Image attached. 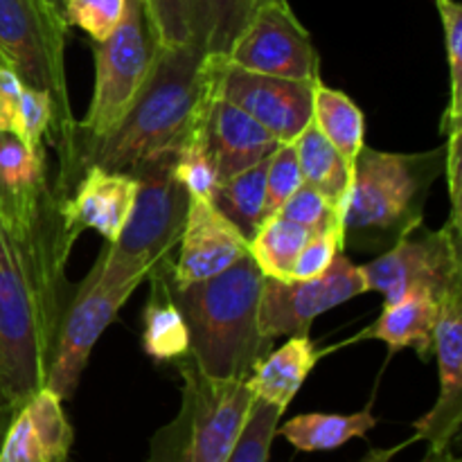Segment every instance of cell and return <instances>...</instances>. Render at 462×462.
Masks as SVG:
<instances>
[{"mask_svg":"<svg viewBox=\"0 0 462 462\" xmlns=\"http://www.w3.org/2000/svg\"><path fill=\"white\" fill-rule=\"evenodd\" d=\"M66 260L59 239L48 248L39 233L21 242L0 224V420L45 386L59 328L52 275Z\"/></svg>","mask_w":462,"mask_h":462,"instance_id":"obj_1","label":"cell"},{"mask_svg":"<svg viewBox=\"0 0 462 462\" xmlns=\"http://www.w3.org/2000/svg\"><path fill=\"white\" fill-rule=\"evenodd\" d=\"M210 99L203 54L194 45L161 48L125 120L106 140L90 147V165L134 174L144 162L176 152Z\"/></svg>","mask_w":462,"mask_h":462,"instance_id":"obj_2","label":"cell"},{"mask_svg":"<svg viewBox=\"0 0 462 462\" xmlns=\"http://www.w3.org/2000/svg\"><path fill=\"white\" fill-rule=\"evenodd\" d=\"M264 275L251 255L228 271L188 287H171L189 337V356L217 379H246L271 350L260 332V296Z\"/></svg>","mask_w":462,"mask_h":462,"instance_id":"obj_3","label":"cell"},{"mask_svg":"<svg viewBox=\"0 0 462 462\" xmlns=\"http://www.w3.org/2000/svg\"><path fill=\"white\" fill-rule=\"evenodd\" d=\"M445 171V147L429 153H391L364 147L352 167L341 212L346 246L393 244L424 224L429 188Z\"/></svg>","mask_w":462,"mask_h":462,"instance_id":"obj_4","label":"cell"},{"mask_svg":"<svg viewBox=\"0 0 462 462\" xmlns=\"http://www.w3.org/2000/svg\"><path fill=\"white\" fill-rule=\"evenodd\" d=\"M176 152L162 153L144 162L134 176L138 179L134 208L116 242L99 253L97 262L86 275L88 282L126 284L149 278L153 269L179 244L188 215L189 194L174 174Z\"/></svg>","mask_w":462,"mask_h":462,"instance_id":"obj_5","label":"cell"},{"mask_svg":"<svg viewBox=\"0 0 462 462\" xmlns=\"http://www.w3.org/2000/svg\"><path fill=\"white\" fill-rule=\"evenodd\" d=\"M179 368L180 409L152 438L149 462H226L253 406L246 379H217L203 373L189 352Z\"/></svg>","mask_w":462,"mask_h":462,"instance_id":"obj_6","label":"cell"},{"mask_svg":"<svg viewBox=\"0 0 462 462\" xmlns=\"http://www.w3.org/2000/svg\"><path fill=\"white\" fill-rule=\"evenodd\" d=\"M158 43L143 0H126L116 30L95 43V88L81 131L90 147L106 140L120 126L147 84L158 57Z\"/></svg>","mask_w":462,"mask_h":462,"instance_id":"obj_7","label":"cell"},{"mask_svg":"<svg viewBox=\"0 0 462 462\" xmlns=\"http://www.w3.org/2000/svg\"><path fill=\"white\" fill-rule=\"evenodd\" d=\"M66 27V16L54 0H0V54L23 86L52 97L70 134L72 111L63 68Z\"/></svg>","mask_w":462,"mask_h":462,"instance_id":"obj_8","label":"cell"},{"mask_svg":"<svg viewBox=\"0 0 462 462\" xmlns=\"http://www.w3.org/2000/svg\"><path fill=\"white\" fill-rule=\"evenodd\" d=\"M462 230L447 221L440 230L424 224L402 235L386 253L364 264L368 291L383 293V305L413 291H427L438 300L462 291Z\"/></svg>","mask_w":462,"mask_h":462,"instance_id":"obj_9","label":"cell"},{"mask_svg":"<svg viewBox=\"0 0 462 462\" xmlns=\"http://www.w3.org/2000/svg\"><path fill=\"white\" fill-rule=\"evenodd\" d=\"M257 75L316 81L320 77L319 54L287 0H266L251 18L221 61Z\"/></svg>","mask_w":462,"mask_h":462,"instance_id":"obj_10","label":"cell"},{"mask_svg":"<svg viewBox=\"0 0 462 462\" xmlns=\"http://www.w3.org/2000/svg\"><path fill=\"white\" fill-rule=\"evenodd\" d=\"M368 291L364 269L337 255L328 271L311 280L264 278L260 296V332L273 343L280 337L310 334L311 323L325 311Z\"/></svg>","mask_w":462,"mask_h":462,"instance_id":"obj_11","label":"cell"},{"mask_svg":"<svg viewBox=\"0 0 462 462\" xmlns=\"http://www.w3.org/2000/svg\"><path fill=\"white\" fill-rule=\"evenodd\" d=\"M140 280L126 284H95L84 280L75 293V300L68 307L66 316L59 320L57 337H54L52 356H50L45 386L61 397L70 400L77 393L90 352L97 338L106 332L108 325L116 320L117 311L126 305Z\"/></svg>","mask_w":462,"mask_h":462,"instance_id":"obj_12","label":"cell"},{"mask_svg":"<svg viewBox=\"0 0 462 462\" xmlns=\"http://www.w3.org/2000/svg\"><path fill=\"white\" fill-rule=\"evenodd\" d=\"M212 97L226 99L260 122L278 143H293L311 122L314 81L257 75L203 59Z\"/></svg>","mask_w":462,"mask_h":462,"instance_id":"obj_13","label":"cell"},{"mask_svg":"<svg viewBox=\"0 0 462 462\" xmlns=\"http://www.w3.org/2000/svg\"><path fill=\"white\" fill-rule=\"evenodd\" d=\"M179 246V260L170 271L171 287L210 280L251 255V239L208 199L189 197Z\"/></svg>","mask_w":462,"mask_h":462,"instance_id":"obj_14","label":"cell"},{"mask_svg":"<svg viewBox=\"0 0 462 462\" xmlns=\"http://www.w3.org/2000/svg\"><path fill=\"white\" fill-rule=\"evenodd\" d=\"M433 355L438 359L440 395L433 409L415 420L411 442H429L431 451L449 449L462 427V291L447 293L440 300Z\"/></svg>","mask_w":462,"mask_h":462,"instance_id":"obj_15","label":"cell"},{"mask_svg":"<svg viewBox=\"0 0 462 462\" xmlns=\"http://www.w3.org/2000/svg\"><path fill=\"white\" fill-rule=\"evenodd\" d=\"M138 179L126 171H111L99 165H88L75 194L61 206L59 246L68 257L81 230L90 228L108 244L116 242L134 208Z\"/></svg>","mask_w":462,"mask_h":462,"instance_id":"obj_16","label":"cell"},{"mask_svg":"<svg viewBox=\"0 0 462 462\" xmlns=\"http://www.w3.org/2000/svg\"><path fill=\"white\" fill-rule=\"evenodd\" d=\"M48 208L43 147L32 149L18 135L0 134V224L16 239L34 237Z\"/></svg>","mask_w":462,"mask_h":462,"instance_id":"obj_17","label":"cell"},{"mask_svg":"<svg viewBox=\"0 0 462 462\" xmlns=\"http://www.w3.org/2000/svg\"><path fill=\"white\" fill-rule=\"evenodd\" d=\"M206 143L221 180L266 161L282 144L248 113L219 97H212L206 111Z\"/></svg>","mask_w":462,"mask_h":462,"instance_id":"obj_18","label":"cell"},{"mask_svg":"<svg viewBox=\"0 0 462 462\" xmlns=\"http://www.w3.org/2000/svg\"><path fill=\"white\" fill-rule=\"evenodd\" d=\"M440 300L427 291H413L397 302L383 305L382 316L368 329L356 337V341L374 338L388 346V355L395 356L400 350H411L422 361L433 355V332H436Z\"/></svg>","mask_w":462,"mask_h":462,"instance_id":"obj_19","label":"cell"},{"mask_svg":"<svg viewBox=\"0 0 462 462\" xmlns=\"http://www.w3.org/2000/svg\"><path fill=\"white\" fill-rule=\"evenodd\" d=\"M323 352L314 346L310 334H296L289 337L282 347L266 352L246 377V386L251 388L255 400L278 406L287 411L296 393L316 368Z\"/></svg>","mask_w":462,"mask_h":462,"instance_id":"obj_20","label":"cell"},{"mask_svg":"<svg viewBox=\"0 0 462 462\" xmlns=\"http://www.w3.org/2000/svg\"><path fill=\"white\" fill-rule=\"evenodd\" d=\"M170 271L171 266L162 262L149 273L152 293L143 311V350L156 364H174L189 352L188 325L170 291Z\"/></svg>","mask_w":462,"mask_h":462,"instance_id":"obj_21","label":"cell"},{"mask_svg":"<svg viewBox=\"0 0 462 462\" xmlns=\"http://www.w3.org/2000/svg\"><path fill=\"white\" fill-rule=\"evenodd\" d=\"M266 0H192L189 45L208 61H221Z\"/></svg>","mask_w":462,"mask_h":462,"instance_id":"obj_22","label":"cell"},{"mask_svg":"<svg viewBox=\"0 0 462 462\" xmlns=\"http://www.w3.org/2000/svg\"><path fill=\"white\" fill-rule=\"evenodd\" d=\"M377 427V418L373 409H364L359 413H302L278 424L275 436L284 438L296 451L316 454V451L341 449L355 438H365Z\"/></svg>","mask_w":462,"mask_h":462,"instance_id":"obj_23","label":"cell"},{"mask_svg":"<svg viewBox=\"0 0 462 462\" xmlns=\"http://www.w3.org/2000/svg\"><path fill=\"white\" fill-rule=\"evenodd\" d=\"M311 122L352 170L365 147V117L355 99L325 86L319 77L311 90Z\"/></svg>","mask_w":462,"mask_h":462,"instance_id":"obj_24","label":"cell"},{"mask_svg":"<svg viewBox=\"0 0 462 462\" xmlns=\"http://www.w3.org/2000/svg\"><path fill=\"white\" fill-rule=\"evenodd\" d=\"M293 143H296L298 162H300L302 183L323 192L343 212V203H346L347 189H350L352 170L343 161L341 153L329 144V140L320 134L314 122H310Z\"/></svg>","mask_w":462,"mask_h":462,"instance_id":"obj_25","label":"cell"},{"mask_svg":"<svg viewBox=\"0 0 462 462\" xmlns=\"http://www.w3.org/2000/svg\"><path fill=\"white\" fill-rule=\"evenodd\" d=\"M310 237L311 233L302 226L280 215H271L251 237L248 251L264 278L291 280L293 264Z\"/></svg>","mask_w":462,"mask_h":462,"instance_id":"obj_26","label":"cell"},{"mask_svg":"<svg viewBox=\"0 0 462 462\" xmlns=\"http://www.w3.org/2000/svg\"><path fill=\"white\" fill-rule=\"evenodd\" d=\"M212 203L251 239L266 219V161L219 180Z\"/></svg>","mask_w":462,"mask_h":462,"instance_id":"obj_27","label":"cell"},{"mask_svg":"<svg viewBox=\"0 0 462 462\" xmlns=\"http://www.w3.org/2000/svg\"><path fill=\"white\" fill-rule=\"evenodd\" d=\"M210 106V104H208ZM208 111V108H206ZM174 174L180 180L192 199H208L212 201L219 188V171L206 143V113L194 122L180 144L176 147Z\"/></svg>","mask_w":462,"mask_h":462,"instance_id":"obj_28","label":"cell"},{"mask_svg":"<svg viewBox=\"0 0 462 462\" xmlns=\"http://www.w3.org/2000/svg\"><path fill=\"white\" fill-rule=\"evenodd\" d=\"M23 409H25L32 429H34V436L39 440L41 451H43V460L68 462L75 433H72L70 422L63 413L61 397L54 395L48 386H43L25 402Z\"/></svg>","mask_w":462,"mask_h":462,"instance_id":"obj_29","label":"cell"},{"mask_svg":"<svg viewBox=\"0 0 462 462\" xmlns=\"http://www.w3.org/2000/svg\"><path fill=\"white\" fill-rule=\"evenodd\" d=\"M284 411L278 406H271L262 400H253L251 411H248L246 424L235 442L226 462H266L273 445L275 429H278L280 418Z\"/></svg>","mask_w":462,"mask_h":462,"instance_id":"obj_30","label":"cell"},{"mask_svg":"<svg viewBox=\"0 0 462 462\" xmlns=\"http://www.w3.org/2000/svg\"><path fill=\"white\" fill-rule=\"evenodd\" d=\"M445 27L447 61L451 77V102L442 116L440 131L449 126H462V5L458 0H436Z\"/></svg>","mask_w":462,"mask_h":462,"instance_id":"obj_31","label":"cell"},{"mask_svg":"<svg viewBox=\"0 0 462 462\" xmlns=\"http://www.w3.org/2000/svg\"><path fill=\"white\" fill-rule=\"evenodd\" d=\"M158 48L189 45L192 39V0H143Z\"/></svg>","mask_w":462,"mask_h":462,"instance_id":"obj_32","label":"cell"},{"mask_svg":"<svg viewBox=\"0 0 462 462\" xmlns=\"http://www.w3.org/2000/svg\"><path fill=\"white\" fill-rule=\"evenodd\" d=\"M278 215L293 221V224L302 226L311 235L320 233V230L329 228L334 224H341V210H338L337 203H332L323 192H319V189L307 183H302L284 201Z\"/></svg>","mask_w":462,"mask_h":462,"instance_id":"obj_33","label":"cell"},{"mask_svg":"<svg viewBox=\"0 0 462 462\" xmlns=\"http://www.w3.org/2000/svg\"><path fill=\"white\" fill-rule=\"evenodd\" d=\"M302 185L296 143L278 144L266 158V217L278 215L289 197Z\"/></svg>","mask_w":462,"mask_h":462,"instance_id":"obj_34","label":"cell"},{"mask_svg":"<svg viewBox=\"0 0 462 462\" xmlns=\"http://www.w3.org/2000/svg\"><path fill=\"white\" fill-rule=\"evenodd\" d=\"M126 0H63V16L93 39L104 41L122 21Z\"/></svg>","mask_w":462,"mask_h":462,"instance_id":"obj_35","label":"cell"},{"mask_svg":"<svg viewBox=\"0 0 462 462\" xmlns=\"http://www.w3.org/2000/svg\"><path fill=\"white\" fill-rule=\"evenodd\" d=\"M343 248H346V239H343L341 224H334L311 235L293 264L291 280H311L323 275L337 260V255H341Z\"/></svg>","mask_w":462,"mask_h":462,"instance_id":"obj_36","label":"cell"},{"mask_svg":"<svg viewBox=\"0 0 462 462\" xmlns=\"http://www.w3.org/2000/svg\"><path fill=\"white\" fill-rule=\"evenodd\" d=\"M57 117L52 97L45 90L23 88L21 108H18V129L16 134L27 147L41 149L43 147V135L50 129V125Z\"/></svg>","mask_w":462,"mask_h":462,"instance_id":"obj_37","label":"cell"},{"mask_svg":"<svg viewBox=\"0 0 462 462\" xmlns=\"http://www.w3.org/2000/svg\"><path fill=\"white\" fill-rule=\"evenodd\" d=\"M0 462H45L25 409L18 411L0 442Z\"/></svg>","mask_w":462,"mask_h":462,"instance_id":"obj_38","label":"cell"},{"mask_svg":"<svg viewBox=\"0 0 462 462\" xmlns=\"http://www.w3.org/2000/svg\"><path fill=\"white\" fill-rule=\"evenodd\" d=\"M23 81L9 66H0V131L16 134Z\"/></svg>","mask_w":462,"mask_h":462,"instance_id":"obj_39","label":"cell"},{"mask_svg":"<svg viewBox=\"0 0 462 462\" xmlns=\"http://www.w3.org/2000/svg\"><path fill=\"white\" fill-rule=\"evenodd\" d=\"M411 442H402V445H397V447H393V449H370L368 454L364 456V458H361V462H393V458H395L397 454H400L402 449H404V447H409ZM422 462H429L427 458H424Z\"/></svg>","mask_w":462,"mask_h":462,"instance_id":"obj_40","label":"cell"},{"mask_svg":"<svg viewBox=\"0 0 462 462\" xmlns=\"http://www.w3.org/2000/svg\"><path fill=\"white\" fill-rule=\"evenodd\" d=\"M427 460L429 462H460L458 456H456L454 451H451V447H449V449H442V451H431V449H429Z\"/></svg>","mask_w":462,"mask_h":462,"instance_id":"obj_41","label":"cell"},{"mask_svg":"<svg viewBox=\"0 0 462 462\" xmlns=\"http://www.w3.org/2000/svg\"><path fill=\"white\" fill-rule=\"evenodd\" d=\"M0 66H7V61H5V57H3V54H0Z\"/></svg>","mask_w":462,"mask_h":462,"instance_id":"obj_42","label":"cell"},{"mask_svg":"<svg viewBox=\"0 0 462 462\" xmlns=\"http://www.w3.org/2000/svg\"><path fill=\"white\" fill-rule=\"evenodd\" d=\"M0 134H3V131H0Z\"/></svg>","mask_w":462,"mask_h":462,"instance_id":"obj_43","label":"cell"},{"mask_svg":"<svg viewBox=\"0 0 462 462\" xmlns=\"http://www.w3.org/2000/svg\"><path fill=\"white\" fill-rule=\"evenodd\" d=\"M0 422H3V420H0Z\"/></svg>","mask_w":462,"mask_h":462,"instance_id":"obj_44","label":"cell"}]
</instances>
